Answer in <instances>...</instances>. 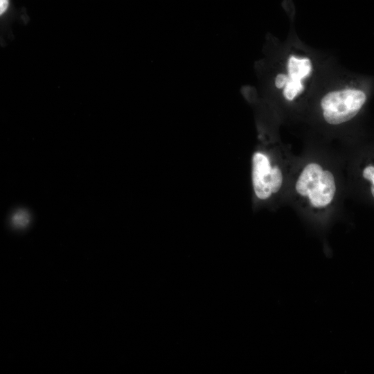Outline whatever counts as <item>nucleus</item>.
<instances>
[{
	"label": "nucleus",
	"instance_id": "7",
	"mask_svg": "<svg viewBox=\"0 0 374 374\" xmlns=\"http://www.w3.org/2000/svg\"><path fill=\"white\" fill-rule=\"evenodd\" d=\"M12 222L16 226H24L28 222V215L24 211H19L14 215Z\"/></svg>",
	"mask_w": 374,
	"mask_h": 374
},
{
	"label": "nucleus",
	"instance_id": "5",
	"mask_svg": "<svg viewBox=\"0 0 374 374\" xmlns=\"http://www.w3.org/2000/svg\"><path fill=\"white\" fill-rule=\"evenodd\" d=\"M323 171L322 168L317 163L307 165L296 184L297 193L303 196L308 195L319 184Z\"/></svg>",
	"mask_w": 374,
	"mask_h": 374
},
{
	"label": "nucleus",
	"instance_id": "9",
	"mask_svg": "<svg viewBox=\"0 0 374 374\" xmlns=\"http://www.w3.org/2000/svg\"><path fill=\"white\" fill-rule=\"evenodd\" d=\"M288 76H287L285 74H278L275 80V84L277 88H282L283 86H285L287 80Z\"/></svg>",
	"mask_w": 374,
	"mask_h": 374
},
{
	"label": "nucleus",
	"instance_id": "6",
	"mask_svg": "<svg viewBox=\"0 0 374 374\" xmlns=\"http://www.w3.org/2000/svg\"><path fill=\"white\" fill-rule=\"evenodd\" d=\"M283 177L278 166L271 167L270 172L271 189L273 193H277L281 187Z\"/></svg>",
	"mask_w": 374,
	"mask_h": 374
},
{
	"label": "nucleus",
	"instance_id": "10",
	"mask_svg": "<svg viewBox=\"0 0 374 374\" xmlns=\"http://www.w3.org/2000/svg\"><path fill=\"white\" fill-rule=\"evenodd\" d=\"M9 0H0V14L3 15L8 9Z\"/></svg>",
	"mask_w": 374,
	"mask_h": 374
},
{
	"label": "nucleus",
	"instance_id": "8",
	"mask_svg": "<svg viewBox=\"0 0 374 374\" xmlns=\"http://www.w3.org/2000/svg\"><path fill=\"white\" fill-rule=\"evenodd\" d=\"M363 177L374 184V166H369L365 168L363 171Z\"/></svg>",
	"mask_w": 374,
	"mask_h": 374
},
{
	"label": "nucleus",
	"instance_id": "1",
	"mask_svg": "<svg viewBox=\"0 0 374 374\" xmlns=\"http://www.w3.org/2000/svg\"><path fill=\"white\" fill-rule=\"evenodd\" d=\"M365 93L358 89L332 91L322 98L321 105L326 121L338 125L353 118L366 101Z\"/></svg>",
	"mask_w": 374,
	"mask_h": 374
},
{
	"label": "nucleus",
	"instance_id": "3",
	"mask_svg": "<svg viewBox=\"0 0 374 374\" xmlns=\"http://www.w3.org/2000/svg\"><path fill=\"white\" fill-rule=\"evenodd\" d=\"M271 167L267 156L256 152L252 159V181L256 195L267 199L272 193L270 184Z\"/></svg>",
	"mask_w": 374,
	"mask_h": 374
},
{
	"label": "nucleus",
	"instance_id": "2",
	"mask_svg": "<svg viewBox=\"0 0 374 374\" xmlns=\"http://www.w3.org/2000/svg\"><path fill=\"white\" fill-rule=\"evenodd\" d=\"M287 69L289 76L285 84L283 95L287 100H292L303 91L301 80L310 75L312 64L307 57L298 58L292 55L288 60Z\"/></svg>",
	"mask_w": 374,
	"mask_h": 374
},
{
	"label": "nucleus",
	"instance_id": "11",
	"mask_svg": "<svg viewBox=\"0 0 374 374\" xmlns=\"http://www.w3.org/2000/svg\"><path fill=\"white\" fill-rule=\"evenodd\" d=\"M371 193H372L373 196L374 197V184H372V186H371Z\"/></svg>",
	"mask_w": 374,
	"mask_h": 374
},
{
	"label": "nucleus",
	"instance_id": "4",
	"mask_svg": "<svg viewBox=\"0 0 374 374\" xmlns=\"http://www.w3.org/2000/svg\"><path fill=\"white\" fill-rule=\"evenodd\" d=\"M336 190L333 175L324 170L317 186L309 193L312 205L317 208L324 207L332 200Z\"/></svg>",
	"mask_w": 374,
	"mask_h": 374
}]
</instances>
